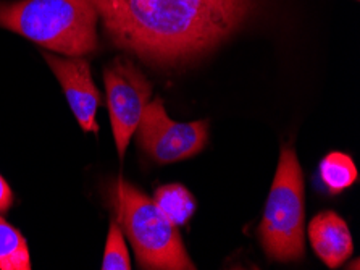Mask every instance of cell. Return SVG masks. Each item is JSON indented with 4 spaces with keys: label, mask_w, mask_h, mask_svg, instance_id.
Returning <instances> with one entry per match:
<instances>
[{
    "label": "cell",
    "mask_w": 360,
    "mask_h": 270,
    "mask_svg": "<svg viewBox=\"0 0 360 270\" xmlns=\"http://www.w3.org/2000/svg\"><path fill=\"white\" fill-rule=\"evenodd\" d=\"M115 46L155 67L202 57L230 37L255 0H89Z\"/></svg>",
    "instance_id": "1"
},
{
    "label": "cell",
    "mask_w": 360,
    "mask_h": 270,
    "mask_svg": "<svg viewBox=\"0 0 360 270\" xmlns=\"http://www.w3.org/2000/svg\"><path fill=\"white\" fill-rule=\"evenodd\" d=\"M99 16L89 0H16L0 4V26L70 57L96 51Z\"/></svg>",
    "instance_id": "2"
},
{
    "label": "cell",
    "mask_w": 360,
    "mask_h": 270,
    "mask_svg": "<svg viewBox=\"0 0 360 270\" xmlns=\"http://www.w3.org/2000/svg\"><path fill=\"white\" fill-rule=\"evenodd\" d=\"M117 222L133 245L139 267L157 270H193L176 227L154 201L127 181L117 180L108 188Z\"/></svg>",
    "instance_id": "3"
},
{
    "label": "cell",
    "mask_w": 360,
    "mask_h": 270,
    "mask_svg": "<svg viewBox=\"0 0 360 270\" xmlns=\"http://www.w3.org/2000/svg\"><path fill=\"white\" fill-rule=\"evenodd\" d=\"M304 176L292 147H283L280 164L259 227L266 256L278 262H296L304 247Z\"/></svg>",
    "instance_id": "4"
},
{
    "label": "cell",
    "mask_w": 360,
    "mask_h": 270,
    "mask_svg": "<svg viewBox=\"0 0 360 270\" xmlns=\"http://www.w3.org/2000/svg\"><path fill=\"white\" fill-rule=\"evenodd\" d=\"M107 91V107L110 112L113 137L120 159L136 133L149 104L152 85L133 60L118 57L103 71Z\"/></svg>",
    "instance_id": "5"
},
{
    "label": "cell",
    "mask_w": 360,
    "mask_h": 270,
    "mask_svg": "<svg viewBox=\"0 0 360 270\" xmlns=\"http://www.w3.org/2000/svg\"><path fill=\"white\" fill-rule=\"evenodd\" d=\"M138 145L157 164H174L199 154L207 145L209 122L178 123L168 117L157 97L144 109L138 126Z\"/></svg>",
    "instance_id": "6"
},
{
    "label": "cell",
    "mask_w": 360,
    "mask_h": 270,
    "mask_svg": "<svg viewBox=\"0 0 360 270\" xmlns=\"http://www.w3.org/2000/svg\"><path fill=\"white\" fill-rule=\"evenodd\" d=\"M42 57L46 59L49 67L52 68L53 75L62 85V90L81 128L99 133L96 115L102 104V96L92 80L89 62L79 57L62 59L49 52H42Z\"/></svg>",
    "instance_id": "7"
},
{
    "label": "cell",
    "mask_w": 360,
    "mask_h": 270,
    "mask_svg": "<svg viewBox=\"0 0 360 270\" xmlns=\"http://www.w3.org/2000/svg\"><path fill=\"white\" fill-rule=\"evenodd\" d=\"M309 238L315 254L330 269L342 266L354 251L347 223L333 211L320 212L314 217L309 225Z\"/></svg>",
    "instance_id": "8"
},
{
    "label": "cell",
    "mask_w": 360,
    "mask_h": 270,
    "mask_svg": "<svg viewBox=\"0 0 360 270\" xmlns=\"http://www.w3.org/2000/svg\"><path fill=\"white\" fill-rule=\"evenodd\" d=\"M154 202L174 227L186 225L198 209L194 196L191 195L186 186L178 183L165 185L155 190Z\"/></svg>",
    "instance_id": "9"
},
{
    "label": "cell",
    "mask_w": 360,
    "mask_h": 270,
    "mask_svg": "<svg viewBox=\"0 0 360 270\" xmlns=\"http://www.w3.org/2000/svg\"><path fill=\"white\" fill-rule=\"evenodd\" d=\"M319 176L330 195H340L357 181V167L351 156L335 151L321 159Z\"/></svg>",
    "instance_id": "10"
},
{
    "label": "cell",
    "mask_w": 360,
    "mask_h": 270,
    "mask_svg": "<svg viewBox=\"0 0 360 270\" xmlns=\"http://www.w3.org/2000/svg\"><path fill=\"white\" fill-rule=\"evenodd\" d=\"M0 270H31L28 243L18 228L0 216Z\"/></svg>",
    "instance_id": "11"
},
{
    "label": "cell",
    "mask_w": 360,
    "mask_h": 270,
    "mask_svg": "<svg viewBox=\"0 0 360 270\" xmlns=\"http://www.w3.org/2000/svg\"><path fill=\"white\" fill-rule=\"evenodd\" d=\"M103 270H129L131 261L128 254V247L124 245L123 230L120 225L112 222L110 230H108L105 251H103Z\"/></svg>",
    "instance_id": "12"
},
{
    "label": "cell",
    "mask_w": 360,
    "mask_h": 270,
    "mask_svg": "<svg viewBox=\"0 0 360 270\" xmlns=\"http://www.w3.org/2000/svg\"><path fill=\"white\" fill-rule=\"evenodd\" d=\"M13 206V192L2 175H0V212L5 214Z\"/></svg>",
    "instance_id": "13"
}]
</instances>
